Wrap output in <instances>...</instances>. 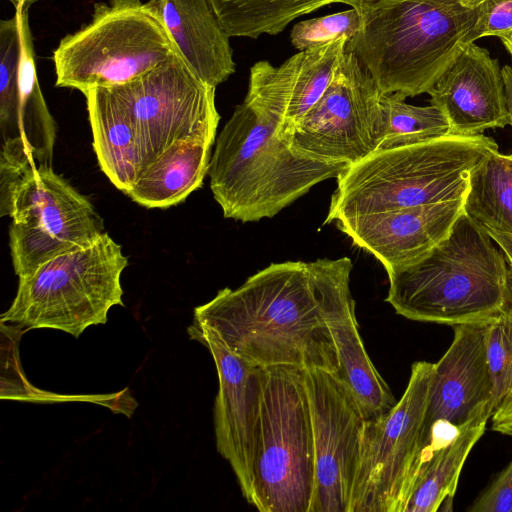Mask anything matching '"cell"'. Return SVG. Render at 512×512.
Listing matches in <instances>:
<instances>
[{"mask_svg":"<svg viewBox=\"0 0 512 512\" xmlns=\"http://www.w3.org/2000/svg\"><path fill=\"white\" fill-rule=\"evenodd\" d=\"M99 166L124 194L140 171L137 138L129 112L113 87L84 93Z\"/></svg>","mask_w":512,"mask_h":512,"instance_id":"obj_21","label":"cell"},{"mask_svg":"<svg viewBox=\"0 0 512 512\" xmlns=\"http://www.w3.org/2000/svg\"><path fill=\"white\" fill-rule=\"evenodd\" d=\"M399 93L382 94L381 137L378 149L411 145L451 135L445 114L436 106H414Z\"/></svg>","mask_w":512,"mask_h":512,"instance_id":"obj_27","label":"cell"},{"mask_svg":"<svg viewBox=\"0 0 512 512\" xmlns=\"http://www.w3.org/2000/svg\"><path fill=\"white\" fill-rule=\"evenodd\" d=\"M362 19L356 8L327 16L307 19L295 24L291 30L290 40L299 51H303L343 36L349 40L360 31Z\"/></svg>","mask_w":512,"mask_h":512,"instance_id":"obj_29","label":"cell"},{"mask_svg":"<svg viewBox=\"0 0 512 512\" xmlns=\"http://www.w3.org/2000/svg\"><path fill=\"white\" fill-rule=\"evenodd\" d=\"M490 418L489 406H486L451 442L427 454L404 512H436L446 500L452 501L464 463L484 434Z\"/></svg>","mask_w":512,"mask_h":512,"instance_id":"obj_23","label":"cell"},{"mask_svg":"<svg viewBox=\"0 0 512 512\" xmlns=\"http://www.w3.org/2000/svg\"><path fill=\"white\" fill-rule=\"evenodd\" d=\"M0 215L12 218L9 246L19 278L61 254L91 245L104 233L90 201L50 165L32 167L1 187Z\"/></svg>","mask_w":512,"mask_h":512,"instance_id":"obj_9","label":"cell"},{"mask_svg":"<svg viewBox=\"0 0 512 512\" xmlns=\"http://www.w3.org/2000/svg\"><path fill=\"white\" fill-rule=\"evenodd\" d=\"M465 198L348 217L336 226L386 272L407 267L443 241L465 212Z\"/></svg>","mask_w":512,"mask_h":512,"instance_id":"obj_16","label":"cell"},{"mask_svg":"<svg viewBox=\"0 0 512 512\" xmlns=\"http://www.w3.org/2000/svg\"><path fill=\"white\" fill-rule=\"evenodd\" d=\"M127 265L121 245L104 232L91 245L61 254L19 278L1 322L78 338L88 327L105 324L113 306L124 305L121 274Z\"/></svg>","mask_w":512,"mask_h":512,"instance_id":"obj_7","label":"cell"},{"mask_svg":"<svg viewBox=\"0 0 512 512\" xmlns=\"http://www.w3.org/2000/svg\"><path fill=\"white\" fill-rule=\"evenodd\" d=\"M476 12L473 29L474 41L486 37L499 38L512 34V0H459Z\"/></svg>","mask_w":512,"mask_h":512,"instance_id":"obj_30","label":"cell"},{"mask_svg":"<svg viewBox=\"0 0 512 512\" xmlns=\"http://www.w3.org/2000/svg\"><path fill=\"white\" fill-rule=\"evenodd\" d=\"M348 166L294 151L270 121L243 101L216 138L208 175L224 217L245 223L272 218Z\"/></svg>","mask_w":512,"mask_h":512,"instance_id":"obj_5","label":"cell"},{"mask_svg":"<svg viewBox=\"0 0 512 512\" xmlns=\"http://www.w3.org/2000/svg\"><path fill=\"white\" fill-rule=\"evenodd\" d=\"M146 5L203 82L216 88L235 72L230 36L210 0H149Z\"/></svg>","mask_w":512,"mask_h":512,"instance_id":"obj_20","label":"cell"},{"mask_svg":"<svg viewBox=\"0 0 512 512\" xmlns=\"http://www.w3.org/2000/svg\"><path fill=\"white\" fill-rule=\"evenodd\" d=\"M188 334L203 344L213 357L219 382L214 403L216 447L230 464L250 504L259 410V367L232 353L201 323L193 321Z\"/></svg>","mask_w":512,"mask_h":512,"instance_id":"obj_15","label":"cell"},{"mask_svg":"<svg viewBox=\"0 0 512 512\" xmlns=\"http://www.w3.org/2000/svg\"><path fill=\"white\" fill-rule=\"evenodd\" d=\"M434 363L417 361L395 406L366 419L349 512H404L424 457Z\"/></svg>","mask_w":512,"mask_h":512,"instance_id":"obj_10","label":"cell"},{"mask_svg":"<svg viewBox=\"0 0 512 512\" xmlns=\"http://www.w3.org/2000/svg\"><path fill=\"white\" fill-rule=\"evenodd\" d=\"M338 259L272 263L236 289L224 288L194 310L235 355L256 367L293 366L338 374L322 314L323 285Z\"/></svg>","mask_w":512,"mask_h":512,"instance_id":"obj_1","label":"cell"},{"mask_svg":"<svg viewBox=\"0 0 512 512\" xmlns=\"http://www.w3.org/2000/svg\"><path fill=\"white\" fill-rule=\"evenodd\" d=\"M465 213L485 228L512 235V155L495 151L471 172Z\"/></svg>","mask_w":512,"mask_h":512,"instance_id":"obj_25","label":"cell"},{"mask_svg":"<svg viewBox=\"0 0 512 512\" xmlns=\"http://www.w3.org/2000/svg\"><path fill=\"white\" fill-rule=\"evenodd\" d=\"M495 151L483 134L376 150L337 177L324 223L465 198L471 172Z\"/></svg>","mask_w":512,"mask_h":512,"instance_id":"obj_4","label":"cell"},{"mask_svg":"<svg viewBox=\"0 0 512 512\" xmlns=\"http://www.w3.org/2000/svg\"><path fill=\"white\" fill-rule=\"evenodd\" d=\"M212 145L196 140L173 143L141 171L126 195L146 208L181 203L202 186Z\"/></svg>","mask_w":512,"mask_h":512,"instance_id":"obj_22","label":"cell"},{"mask_svg":"<svg viewBox=\"0 0 512 512\" xmlns=\"http://www.w3.org/2000/svg\"><path fill=\"white\" fill-rule=\"evenodd\" d=\"M230 37L276 35L294 19L323 6L343 3L360 9L364 0H210Z\"/></svg>","mask_w":512,"mask_h":512,"instance_id":"obj_24","label":"cell"},{"mask_svg":"<svg viewBox=\"0 0 512 512\" xmlns=\"http://www.w3.org/2000/svg\"><path fill=\"white\" fill-rule=\"evenodd\" d=\"M467 511L512 512V460Z\"/></svg>","mask_w":512,"mask_h":512,"instance_id":"obj_31","label":"cell"},{"mask_svg":"<svg viewBox=\"0 0 512 512\" xmlns=\"http://www.w3.org/2000/svg\"><path fill=\"white\" fill-rule=\"evenodd\" d=\"M113 89L125 104L135 131L139 174L175 142L214 143L220 120L216 88L203 82L179 53Z\"/></svg>","mask_w":512,"mask_h":512,"instance_id":"obj_11","label":"cell"},{"mask_svg":"<svg viewBox=\"0 0 512 512\" xmlns=\"http://www.w3.org/2000/svg\"><path fill=\"white\" fill-rule=\"evenodd\" d=\"M488 323L453 326L452 343L434 363L424 418L425 448L435 423L459 427L489 406L492 384L485 347Z\"/></svg>","mask_w":512,"mask_h":512,"instance_id":"obj_17","label":"cell"},{"mask_svg":"<svg viewBox=\"0 0 512 512\" xmlns=\"http://www.w3.org/2000/svg\"><path fill=\"white\" fill-rule=\"evenodd\" d=\"M349 39L345 36L303 51L293 81L280 139L289 145L305 114L324 94L340 65Z\"/></svg>","mask_w":512,"mask_h":512,"instance_id":"obj_26","label":"cell"},{"mask_svg":"<svg viewBox=\"0 0 512 512\" xmlns=\"http://www.w3.org/2000/svg\"><path fill=\"white\" fill-rule=\"evenodd\" d=\"M504 88H505V96H506V104L509 113V125L512 127V66L505 65L501 69ZM512 155V153H511Z\"/></svg>","mask_w":512,"mask_h":512,"instance_id":"obj_34","label":"cell"},{"mask_svg":"<svg viewBox=\"0 0 512 512\" xmlns=\"http://www.w3.org/2000/svg\"><path fill=\"white\" fill-rule=\"evenodd\" d=\"M381 96L371 74L346 47L332 82L298 123L289 146L314 159L359 162L378 149Z\"/></svg>","mask_w":512,"mask_h":512,"instance_id":"obj_13","label":"cell"},{"mask_svg":"<svg viewBox=\"0 0 512 512\" xmlns=\"http://www.w3.org/2000/svg\"><path fill=\"white\" fill-rule=\"evenodd\" d=\"M314 443L309 512H349L366 418L337 374L304 369Z\"/></svg>","mask_w":512,"mask_h":512,"instance_id":"obj_14","label":"cell"},{"mask_svg":"<svg viewBox=\"0 0 512 512\" xmlns=\"http://www.w3.org/2000/svg\"><path fill=\"white\" fill-rule=\"evenodd\" d=\"M250 504L260 512H309L314 443L304 369L259 367Z\"/></svg>","mask_w":512,"mask_h":512,"instance_id":"obj_6","label":"cell"},{"mask_svg":"<svg viewBox=\"0 0 512 512\" xmlns=\"http://www.w3.org/2000/svg\"><path fill=\"white\" fill-rule=\"evenodd\" d=\"M360 31L347 43L382 94L428 93L474 42L476 12L459 0H364Z\"/></svg>","mask_w":512,"mask_h":512,"instance_id":"obj_3","label":"cell"},{"mask_svg":"<svg viewBox=\"0 0 512 512\" xmlns=\"http://www.w3.org/2000/svg\"><path fill=\"white\" fill-rule=\"evenodd\" d=\"M485 347L491 377V416L512 393V305L487 324Z\"/></svg>","mask_w":512,"mask_h":512,"instance_id":"obj_28","label":"cell"},{"mask_svg":"<svg viewBox=\"0 0 512 512\" xmlns=\"http://www.w3.org/2000/svg\"><path fill=\"white\" fill-rule=\"evenodd\" d=\"M352 268L348 257L338 258L323 285L321 308L336 349L337 375L350 390L365 418L375 419L388 413L397 402L361 339L350 291Z\"/></svg>","mask_w":512,"mask_h":512,"instance_id":"obj_19","label":"cell"},{"mask_svg":"<svg viewBox=\"0 0 512 512\" xmlns=\"http://www.w3.org/2000/svg\"><path fill=\"white\" fill-rule=\"evenodd\" d=\"M8 1L11 2L15 8L20 5L29 8L31 4H33L34 2H36L38 0H8Z\"/></svg>","mask_w":512,"mask_h":512,"instance_id":"obj_36","label":"cell"},{"mask_svg":"<svg viewBox=\"0 0 512 512\" xmlns=\"http://www.w3.org/2000/svg\"><path fill=\"white\" fill-rule=\"evenodd\" d=\"M0 22V187L28 169L52 163L56 123L36 71L28 8Z\"/></svg>","mask_w":512,"mask_h":512,"instance_id":"obj_12","label":"cell"},{"mask_svg":"<svg viewBox=\"0 0 512 512\" xmlns=\"http://www.w3.org/2000/svg\"><path fill=\"white\" fill-rule=\"evenodd\" d=\"M485 230L503 250L509 263L512 275V235L491 228H485Z\"/></svg>","mask_w":512,"mask_h":512,"instance_id":"obj_33","label":"cell"},{"mask_svg":"<svg viewBox=\"0 0 512 512\" xmlns=\"http://www.w3.org/2000/svg\"><path fill=\"white\" fill-rule=\"evenodd\" d=\"M491 420L494 431L512 436V393L504 399Z\"/></svg>","mask_w":512,"mask_h":512,"instance_id":"obj_32","label":"cell"},{"mask_svg":"<svg viewBox=\"0 0 512 512\" xmlns=\"http://www.w3.org/2000/svg\"><path fill=\"white\" fill-rule=\"evenodd\" d=\"M428 94L430 104L447 117L453 134L477 135L509 124L498 60L474 42L459 53Z\"/></svg>","mask_w":512,"mask_h":512,"instance_id":"obj_18","label":"cell"},{"mask_svg":"<svg viewBox=\"0 0 512 512\" xmlns=\"http://www.w3.org/2000/svg\"><path fill=\"white\" fill-rule=\"evenodd\" d=\"M387 275L385 301L414 321L452 327L488 323L512 305V275L503 250L465 212L428 254Z\"/></svg>","mask_w":512,"mask_h":512,"instance_id":"obj_2","label":"cell"},{"mask_svg":"<svg viewBox=\"0 0 512 512\" xmlns=\"http://www.w3.org/2000/svg\"><path fill=\"white\" fill-rule=\"evenodd\" d=\"M506 50L512 56V34L500 38Z\"/></svg>","mask_w":512,"mask_h":512,"instance_id":"obj_35","label":"cell"},{"mask_svg":"<svg viewBox=\"0 0 512 512\" xmlns=\"http://www.w3.org/2000/svg\"><path fill=\"white\" fill-rule=\"evenodd\" d=\"M176 53L167 30L146 3H96L91 21L62 38L53 51L55 85L83 94L122 85Z\"/></svg>","mask_w":512,"mask_h":512,"instance_id":"obj_8","label":"cell"}]
</instances>
